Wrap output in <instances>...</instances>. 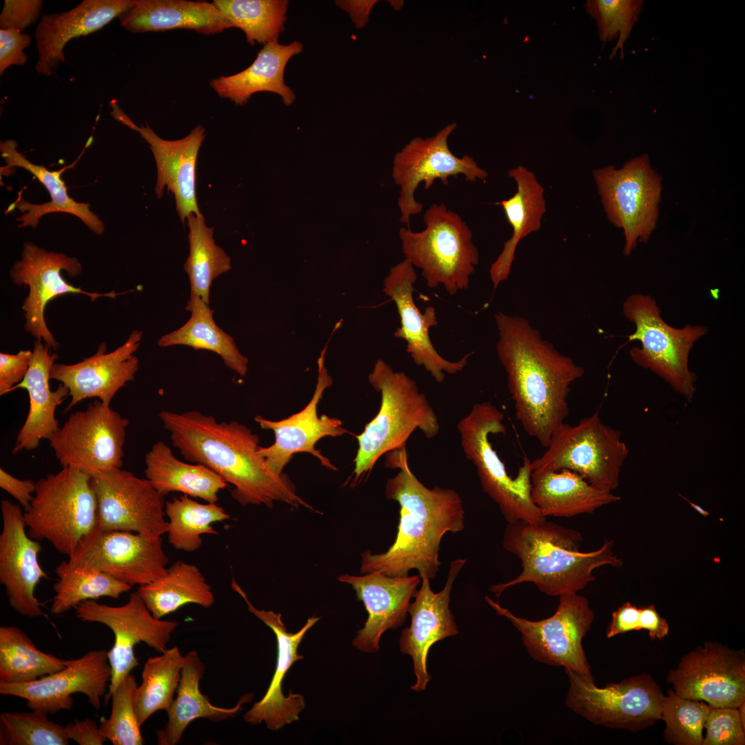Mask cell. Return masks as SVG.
Segmentation results:
<instances>
[{
	"instance_id": "obj_1",
	"label": "cell",
	"mask_w": 745,
	"mask_h": 745,
	"mask_svg": "<svg viewBox=\"0 0 745 745\" xmlns=\"http://www.w3.org/2000/svg\"><path fill=\"white\" fill-rule=\"evenodd\" d=\"M158 416L181 455L205 465L232 485L231 496L241 506L264 504L272 508L278 501L319 513L297 494L287 475H277L267 466L258 454L259 436L245 425L218 422L195 410H162Z\"/></svg>"
},
{
	"instance_id": "obj_2",
	"label": "cell",
	"mask_w": 745,
	"mask_h": 745,
	"mask_svg": "<svg viewBox=\"0 0 745 745\" xmlns=\"http://www.w3.org/2000/svg\"><path fill=\"white\" fill-rule=\"evenodd\" d=\"M495 320L497 354L507 374L516 419L546 448L570 413V385L584 370L544 339L526 319L498 312Z\"/></svg>"
},
{
	"instance_id": "obj_3",
	"label": "cell",
	"mask_w": 745,
	"mask_h": 745,
	"mask_svg": "<svg viewBox=\"0 0 745 745\" xmlns=\"http://www.w3.org/2000/svg\"><path fill=\"white\" fill-rule=\"evenodd\" d=\"M582 534L546 519L532 524L524 521L508 523L503 547L517 557L522 573L515 579L490 587L499 598L507 588L533 583L549 596L577 593L595 579L593 571L604 566L619 568L622 559L613 550V542L606 539L590 552L579 551Z\"/></svg>"
},
{
	"instance_id": "obj_4",
	"label": "cell",
	"mask_w": 745,
	"mask_h": 745,
	"mask_svg": "<svg viewBox=\"0 0 745 745\" xmlns=\"http://www.w3.org/2000/svg\"><path fill=\"white\" fill-rule=\"evenodd\" d=\"M400 506L399 522L394 543L383 553L370 550L361 554L360 572L378 571L390 577H406L410 570L434 579L441 562L439 550L443 536L464 528L462 501L451 488H429L419 480L400 484L393 495Z\"/></svg>"
},
{
	"instance_id": "obj_5",
	"label": "cell",
	"mask_w": 745,
	"mask_h": 745,
	"mask_svg": "<svg viewBox=\"0 0 745 745\" xmlns=\"http://www.w3.org/2000/svg\"><path fill=\"white\" fill-rule=\"evenodd\" d=\"M368 381L381 393V404L375 417L356 437L358 449L353 482L370 472L382 455L405 447L416 429L428 439L436 437L440 429L426 396L404 372L394 371L379 359L368 375Z\"/></svg>"
},
{
	"instance_id": "obj_6",
	"label": "cell",
	"mask_w": 745,
	"mask_h": 745,
	"mask_svg": "<svg viewBox=\"0 0 745 745\" xmlns=\"http://www.w3.org/2000/svg\"><path fill=\"white\" fill-rule=\"evenodd\" d=\"M504 414L490 402L476 403L457 424L466 457L477 468L482 489L499 507L508 523L524 521L532 524L546 518L530 497V459L525 456L515 478L494 450L491 434H504Z\"/></svg>"
},
{
	"instance_id": "obj_7",
	"label": "cell",
	"mask_w": 745,
	"mask_h": 745,
	"mask_svg": "<svg viewBox=\"0 0 745 745\" xmlns=\"http://www.w3.org/2000/svg\"><path fill=\"white\" fill-rule=\"evenodd\" d=\"M426 228L399 234L405 259L421 270L430 288L442 284L450 295L467 289L479 262L473 233L461 217L444 203H434L424 215Z\"/></svg>"
},
{
	"instance_id": "obj_8",
	"label": "cell",
	"mask_w": 745,
	"mask_h": 745,
	"mask_svg": "<svg viewBox=\"0 0 745 745\" xmlns=\"http://www.w3.org/2000/svg\"><path fill=\"white\" fill-rule=\"evenodd\" d=\"M92 477L63 467L36 482L30 508L23 513L28 535L47 540L69 557L81 539L97 526V501Z\"/></svg>"
},
{
	"instance_id": "obj_9",
	"label": "cell",
	"mask_w": 745,
	"mask_h": 745,
	"mask_svg": "<svg viewBox=\"0 0 745 745\" xmlns=\"http://www.w3.org/2000/svg\"><path fill=\"white\" fill-rule=\"evenodd\" d=\"M624 316L635 326L628 341L637 340L640 347L630 350L631 359L648 369L673 389L691 401L695 393V374L688 366L690 352L695 343L707 333L704 326L686 324L672 327L662 317L655 299L641 293L629 296L623 304Z\"/></svg>"
},
{
	"instance_id": "obj_10",
	"label": "cell",
	"mask_w": 745,
	"mask_h": 745,
	"mask_svg": "<svg viewBox=\"0 0 745 745\" xmlns=\"http://www.w3.org/2000/svg\"><path fill=\"white\" fill-rule=\"evenodd\" d=\"M546 448L541 456L530 460L532 471L570 470L608 492L619 486L621 470L629 454L621 432L605 424L598 411L577 424L563 423Z\"/></svg>"
},
{
	"instance_id": "obj_11",
	"label": "cell",
	"mask_w": 745,
	"mask_h": 745,
	"mask_svg": "<svg viewBox=\"0 0 745 745\" xmlns=\"http://www.w3.org/2000/svg\"><path fill=\"white\" fill-rule=\"evenodd\" d=\"M565 670L566 706L592 724L638 732L661 720L665 695L651 675L642 673L599 687L595 679Z\"/></svg>"
},
{
	"instance_id": "obj_12",
	"label": "cell",
	"mask_w": 745,
	"mask_h": 745,
	"mask_svg": "<svg viewBox=\"0 0 745 745\" xmlns=\"http://www.w3.org/2000/svg\"><path fill=\"white\" fill-rule=\"evenodd\" d=\"M608 219L623 230L624 254L629 255L637 241L647 242L659 215L662 180L644 154L624 164L610 165L593 171Z\"/></svg>"
},
{
	"instance_id": "obj_13",
	"label": "cell",
	"mask_w": 745,
	"mask_h": 745,
	"mask_svg": "<svg viewBox=\"0 0 745 745\" xmlns=\"http://www.w3.org/2000/svg\"><path fill=\"white\" fill-rule=\"evenodd\" d=\"M559 597L555 613L538 621L517 617L488 596L485 600L521 633L524 645L535 660L563 666L565 670L595 679L582 646V639L593 622L594 612L588 599L577 593Z\"/></svg>"
},
{
	"instance_id": "obj_14",
	"label": "cell",
	"mask_w": 745,
	"mask_h": 745,
	"mask_svg": "<svg viewBox=\"0 0 745 745\" xmlns=\"http://www.w3.org/2000/svg\"><path fill=\"white\" fill-rule=\"evenodd\" d=\"M129 420L100 400L70 415L49 440L63 467L91 477L123 466Z\"/></svg>"
},
{
	"instance_id": "obj_15",
	"label": "cell",
	"mask_w": 745,
	"mask_h": 745,
	"mask_svg": "<svg viewBox=\"0 0 745 745\" xmlns=\"http://www.w3.org/2000/svg\"><path fill=\"white\" fill-rule=\"evenodd\" d=\"M77 617L83 622H97L108 626L113 633L115 642L108 652L111 667V679L106 702L111 697L124 677L139 665L135 656L136 644L145 643L161 653L178 623L155 618L146 607L137 591L132 593L127 603L119 606L86 600L75 608Z\"/></svg>"
},
{
	"instance_id": "obj_16",
	"label": "cell",
	"mask_w": 745,
	"mask_h": 745,
	"mask_svg": "<svg viewBox=\"0 0 745 745\" xmlns=\"http://www.w3.org/2000/svg\"><path fill=\"white\" fill-rule=\"evenodd\" d=\"M62 270L74 277L81 273L82 266L76 257L47 251L27 241L23 244L21 259L14 263L9 272L14 285L29 288L28 295L22 306L26 319L25 330L54 350L59 345L44 318V310L50 301L66 294H83L92 301L103 297L115 298L119 295L115 291L106 293L85 291L68 284L61 276Z\"/></svg>"
},
{
	"instance_id": "obj_17",
	"label": "cell",
	"mask_w": 745,
	"mask_h": 745,
	"mask_svg": "<svg viewBox=\"0 0 745 745\" xmlns=\"http://www.w3.org/2000/svg\"><path fill=\"white\" fill-rule=\"evenodd\" d=\"M457 124L446 126L433 137H415L396 153L393 159V177L400 186L398 206L400 221L409 227L412 215L422 211L423 206L415 199V192L420 183L429 189L436 179L445 186L448 177L464 175L467 181L484 180L488 172L480 168L473 157L455 156L449 149L448 139Z\"/></svg>"
},
{
	"instance_id": "obj_18",
	"label": "cell",
	"mask_w": 745,
	"mask_h": 745,
	"mask_svg": "<svg viewBox=\"0 0 745 745\" xmlns=\"http://www.w3.org/2000/svg\"><path fill=\"white\" fill-rule=\"evenodd\" d=\"M73 568L108 573L130 586L148 584L167 571L168 558L161 537L97 526L83 537L68 557Z\"/></svg>"
},
{
	"instance_id": "obj_19",
	"label": "cell",
	"mask_w": 745,
	"mask_h": 745,
	"mask_svg": "<svg viewBox=\"0 0 745 745\" xmlns=\"http://www.w3.org/2000/svg\"><path fill=\"white\" fill-rule=\"evenodd\" d=\"M97 501V527L156 538L167 533L164 496L146 479L117 468L91 479Z\"/></svg>"
},
{
	"instance_id": "obj_20",
	"label": "cell",
	"mask_w": 745,
	"mask_h": 745,
	"mask_svg": "<svg viewBox=\"0 0 745 745\" xmlns=\"http://www.w3.org/2000/svg\"><path fill=\"white\" fill-rule=\"evenodd\" d=\"M666 679L682 697L737 708L745 702L744 651L706 642L684 655Z\"/></svg>"
},
{
	"instance_id": "obj_21",
	"label": "cell",
	"mask_w": 745,
	"mask_h": 745,
	"mask_svg": "<svg viewBox=\"0 0 745 745\" xmlns=\"http://www.w3.org/2000/svg\"><path fill=\"white\" fill-rule=\"evenodd\" d=\"M108 652L90 650L77 659H68L63 669L31 682L0 683V693L25 699L31 711L46 714L70 710L74 702L71 695L83 693L99 710L112 675Z\"/></svg>"
},
{
	"instance_id": "obj_22",
	"label": "cell",
	"mask_w": 745,
	"mask_h": 745,
	"mask_svg": "<svg viewBox=\"0 0 745 745\" xmlns=\"http://www.w3.org/2000/svg\"><path fill=\"white\" fill-rule=\"evenodd\" d=\"M326 348L317 359L318 376L314 394L308 404L299 412L279 421L266 419L257 415L255 421L262 429L274 433L275 441L268 446H259L258 454L276 474L282 475L285 466L293 455L299 453H310L328 469L337 470L330 461L315 448L317 442L326 437H339L346 433L342 422L326 415H317V406L325 390L331 386L332 379L325 367Z\"/></svg>"
},
{
	"instance_id": "obj_23",
	"label": "cell",
	"mask_w": 745,
	"mask_h": 745,
	"mask_svg": "<svg viewBox=\"0 0 745 745\" xmlns=\"http://www.w3.org/2000/svg\"><path fill=\"white\" fill-rule=\"evenodd\" d=\"M231 588L244 599L248 610L272 630L277 646L276 666L268 688L263 697L246 712L244 718L252 725L264 722L268 729L278 731L285 725L297 721L299 713L305 707V700L301 694L290 692L287 697L284 695L282 683L292 664L304 659V656L298 653V647L306 633L321 617L312 616L300 630L290 633L286 628L281 613L256 608L234 579Z\"/></svg>"
},
{
	"instance_id": "obj_24",
	"label": "cell",
	"mask_w": 745,
	"mask_h": 745,
	"mask_svg": "<svg viewBox=\"0 0 745 745\" xmlns=\"http://www.w3.org/2000/svg\"><path fill=\"white\" fill-rule=\"evenodd\" d=\"M2 530L0 535V583L4 586L10 606L22 616L43 614L34 591L48 577L38 561L39 541L27 535L21 507L1 501Z\"/></svg>"
},
{
	"instance_id": "obj_25",
	"label": "cell",
	"mask_w": 745,
	"mask_h": 745,
	"mask_svg": "<svg viewBox=\"0 0 745 745\" xmlns=\"http://www.w3.org/2000/svg\"><path fill=\"white\" fill-rule=\"evenodd\" d=\"M110 106V115L115 119L138 132L149 144L157 166V197H162L165 187L173 193L176 210L183 223L190 214L201 215L196 197V166L199 148L206 137L205 128L199 125L182 139L166 140L159 137L148 125H136L115 101H112Z\"/></svg>"
},
{
	"instance_id": "obj_26",
	"label": "cell",
	"mask_w": 745,
	"mask_h": 745,
	"mask_svg": "<svg viewBox=\"0 0 745 745\" xmlns=\"http://www.w3.org/2000/svg\"><path fill=\"white\" fill-rule=\"evenodd\" d=\"M417 278L414 266L405 259L390 268L384 281V292L395 301L400 317L401 326L395 330V337L406 341V352L416 365L423 366L437 382L441 383L446 372L454 375L461 371L472 352L459 361H451L434 348L429 330L438 324L436 310L428 306L421 313L416 306L413 294Z\"/></svg>"
},
{
	"instance_id": "obj_27",
	"label": "cell",
	"mask_w": 745,
	"mask_h": 745,
	"mask_svg": "<svg viewBox=\"0 0 745 745\" xmlns=\"http://www.w3.org/2000/svg\"><path fill=\"white\" fill-rule=\"evenodd\" d=\"M466 562V559L459 558L451 562L446 584L438 593L432 590L428 578L421 577V587L408 608L411 624L402 630L399 644L400 650L413 659L417 681L411 689L415 691H424L431 679L427 671V657L431 646L459 633L449 608L450 595Z\"/></svg>"
},
{
	"instance_id": "obj_28",
	"label": "cell",
	"mask_w": 745,
	"mask_h": 745,
	"mask_svg": "<svg viewBox=\"0 0 745 745\" xmlns=\"http://www.w3.org/2000/svg\"><path fill=\"white\" fill-rule=\"evenodd\" d=\"M142 339V331L134 330L121 346L106 352V343L100 344L91 357L73 364L54 363L50 379L69 390L71 400L64 413L83 399L99 398L109 404L115 394L135 379L139 359L134 355Z\"/></svg>"
},
{
	"instance_id": "obj_29",
	"label": "cell",
	"mask_w": 745,
	"mask_h": 745,
	"mask_svg": "<svg viewBox=\"0 0 745 745\" xmlns=\"http://www.w3.org/2000/svg\"><path fill=\"white\" fill-rule=\"evenodd\" d=\"M338 580L352 587L368 612L364 627L352 642L357 649L368 653L379 650V640L384 632L403 625L410 600L421 582L419 575L390 577L378 571L363 575H341Z\"/></svg>"
},
{
	"instance_id": "obj_30",
	"label": "cell",
	"mask_w": 745,
	"mask_h": 745,
	"mask_svg": "<svg viewBox=\"0 0 745 745\" xmlns=\"http://www.w3.org/2000/svg\"><path fill=\"white\" fill-rule=\"evenodd\" d=\"M130 0H83L72 9L43 15L34 37L37 73L50 77L65 62L63 49L72 39L98 31L127 10Z\"/></svg>"
},
{
	"instance_id": "obj_31",
	"label": "cell",
	"mask_w": 745,
	"mask_h": 745,
	"mask_svg": "<svg viewBox=\"0 0 745 745\" xmlns=\"http://www.w3.org/2000/svg\"><path fill=\"white\" fill-rule=\"evenodd\" d=\"M50 349L42 341L34 342L28 370L12 389H26L30 405L26 419L17 434L13 454L37 448L41 440H50L59 428L55 411L69 395V390L61 383L55 390L50 388L51 369L58 358Z\"/></svg>"
},
{
	"instance_id": "obj_32",
	"label": "cell",
	"mask_w": 745,
	"mask_h": 745,
	"mask_svg": "<svg viewBox=\"0 0 745 745\" xmlns=\"http://www.w3.org/2000/svg\"><path fill=\"white\" fill-rule=\"evenodd\" d=\"M118 18L132 33L186 29L210 35L232 28L213 2L203 1L130 0Z\"/></svg>"
},
{
	"instance_id": "obj_33",
	"label": "cell",
	"mask_w": 745,
	"mask_h": 745,
	"mask_svg": "<svg viewBox=\"0 0 745 745\" xmlns=\"http://www.w3.org/2000/svg\"><path fill=\"white\" fill-rule=\"evenodd\" d=\"M303 48V44L298 41L288 45L268 43L250 66L238 73L214 79L210 86L219 97L237 106L246 104L252 95L261 92L277 94L286 106H290L295 95L284 82V70L288 61L301 53Z\"/></svg>"
},
{
	"instance_id": "obj_34",
	"label": "cell",
	"mask_w": 745,
	"mask_h": 745,
	"mask_svg": "<svg viewBox=\"0 0 745 745\" xmlns=\"http://www.w3.org/2000/svg\"><path fill=\"white\" fill-rule=\"evenodd\" d=\"M15 141L6 140L0 142V150L7 166L4 168L19 167L32 173L48 190L51 201L42 203H33L22 198L21 192L17 199L8 207V212L18 209L21 216L17 219L21 223L19 227L36 228L39 219L45 215L63 212L73 215L79 218L94 233L102 235L105 226L102 220L90 210L89 203L77 202L67 192L64 181L61 178L65 168L50 171L43 166L34 164L28 160L17 150ZM6 211V212H7Z\"/></svg>"
},
{
	"instance_id": "obj_35",
	"label": "cell",
	"mask_w": 745,
	"mask_h": 745,
	"mask_svg": "<svg viewBox=\"0 0 745 745\" xmlns=\"http://www.w3.org/2000/svg\"><path fill=\"white\" fill-rule=\"evenodd\" d=\"M530 484L531 499L546 518L592 514L620 500L613 492L599 489L567 469L533 470Z\"/></svg>"
},
{
	"instance_id": "obj_36",
	"label": "cell",
	"mask_w": 745,
	"mask_h": 745,
	"mask_svg": "<svg viewBox=\"0 0 745 745\" xmlns=\"http://www.w3.org/2000/svg\"><path fill=\"white\" fill-rule=\"evenodd\" d=\"M205 669L206 665L196 650H190L185 655L177 695L167 711V722L157 732L159 745L179 744L188 725L198 718L220 722L235 717L243 709V704L252 699V693H248L232 708L212 704L208 697L199 690L200 680Z\"/></svg>"
},
{
	"instance_id": "obj_37",
	"label": "cell",
	"mask_w": 745,
	"mask_h": 745,
	"mask_svg": "<svg viewBox=\"0 0 745 745\" xmlns=\"http://www.w3.org/2000/svg\"><path fill=\"white\" fill-rule=\"evenodd\" d=\"M508 175L515 181L517 191L511 197L497 204L502 207L513 233L504 242L501 253L490 268L495 289L508 279L518 243L540 229L546 211L544 189L533 172L518 166L510 169Z\"/></svg>"
},
{
	"instance_id": "obj_38",
	"label": "cell",
	"mask_w": 745,
	"mask_h": 745,
	"mask_svg": "<svg viewBox=\"0 0 745 745\" xmlns=\"http://www.w3.org/2000/svg\"><path fill=\"white\" fill-rule=\"evenodd\" d=\"M146 478L161 495L181 493L208 503H217L218 493L228 484L215 471L201 464L178 459L163 441L155 443L145 457Z\"/></svg>"
},
{
	"instance_id": "obj_39",
	"label": "cell",
	"mask_w": 745,
	"mask_h": 745,
	"mask_svg": "<svg viewBox=\"0 0 745 745\" xmlns=\"http://www.w3.org/2000/svg\"><path fill=\"white\" fill-rule=\"evenodd\" d=\"M137 591L148 609L157 619H161L188 604L207 608L215 602L211 586L199 568L183 561L174 563L164 575L139 586Z\"/></svg>"
},
{
	"instance_id": "obj_40",
	"label": "cell",
	"mask_w": 745,
	"mask_h": 745,
	"mask_svg": "<svg viewBox=\"0 0 745 745\" xmlns=\"http://www.w3.org/2000/svg\"><path fill=\"white\" fill-rule=\"evenodd\" d=\"M190 312L188 321L181 327L163 335L158 340L160 347L186 346L219 355L224 364L241 376L248 370V359L238 350L233 338L215 324L212 310L199 297L190 294L186 306Z\"/></svg>"
},
{
	"instance_id": "obj_41",
	"label": "cell",
	"mask_w": 745,
	"mask_h": 745,
	"mask_svg": "<svg viewBox=\"0 0 745 745\" xmlns=\"http://www.w3.org/2000/svg\"><path fill=\"white\" fill-rule=\"evenodd\" d=\"M184 662L185 656L176 646L147 659L141 684L137 686L134 697L140 726L155 712L168 711L175 699Z\"/></svg>"
},
{
	"instance_id": "obj_42",
	"label": "cell",
	"mask_w": 745,
	"mask_h": 745,
	"mask_svg": "<svg viewBox=\"0 0 745 745\" xmlns=\"http://www.w3.org/2000/svg\"><path fill=\"white\" fill-rule=\"evenodd\" d=\"M68 660L40 650L16 626L0 627V683L35 680L63 669Z\"/></svg>"
},
{
	"instance_id": "obj_43",
	"label": "cell",
	"mask_w": 745,
	"mask_h": 745,
	"mask_svg": "<svg viewBox=\"0 0 745 745\" xmlns=\"http://www.w3.org/2000/svg\"><path fill=\"white\" fill-rule=\"evenodd\" d=\"M189 228V255L184 264L190 285V294L209 304L212 281L231 268L230 258L217 246L214 228L206 226L202 215L187 217Z\"/></svg>"
},
{
	"instance_id": "obj_44",
	"label": "cell",
	"mask_w": 745,
	"mask_h": 745,
	"mask_svg": "<svg viewBox=\"0 0 745 745\" xmlns=\"http://www.w3.org/2000/svg\"><path fill=\"white\" fill-rule=\"evenodd\" d=\"M164 510L168 518V542L175 549L187 552L201 547V535L218 534L212 524L230 519L216 503H199L186 495L166 501Z\"/></svg>"
},
{
	"instance_id": "obj_45",
	"label": "cell",
	"mask_w": 745,
	"mask_h": 745,
	"mask_svg": "<svg viewBox=\"0 0 745 745\" xmlns=\"http://www.w3.org/2000/svg\"><path fill=\"white\" fill-rule=\"evenodd\" d=\"M55 573L58 580L53 585L55 595L50 606L54 615L74 608L86 600L101 597L119 599L132 586L103 572L73 568L66 561L56 567Z\"/></svg>"
},
{
	"instance_id": "obj_46",
	"label": "cell",
	"mask_w": 745,
	"mask_h": 745,
	"mask_svg": "<svg viewBox=\"0 0 745 745\" xmlns=\"http://www.w3.org/2000/svg\"><path fill=\"white\" fill-rule=\"evenodd\" d=\"M232 28L241 29L251 46L278 42L284 30L288 1L214 0Z\"/></svg>"
},
{
	"instance_id": "obj_47",
	"label": "cell",
	"mask_w": 745,
	"mask_h": 745,
	"mask_svg": "<svg viewBox=\"0 0 745 745\" xmlns=\"http://www.w3.org/2000/svg\"><path fill=\"white\" fill-rule=\"evenodd\" d=\"M710 708L704 701L682 697L669 689L661 715V720L665 723L664 740L674 745H702Z\"/></svg>"
},
{
	"instance_id": "obj_48",
	"label": "cell",
	"mask_w": 745,
	"mask_h": 745,
	"mask_svg": "<svg viewBox=\"0 0 745 745\" xmlns=\"http://www.w3.org/2000/svg\"><path fill=\"white\" fill-rule=\"evenodd\" d=\"M34 711L0 715L1 745H68L65 728Z\"/></svg>"
},
{
	"instance_id": "obj_49",
	"label": "cell",
	"mask_w": 745,
	"mask_h": 745,
	"mask_svg": "<svg viewBox=\"0 0 745 745\" xmlns=\"http://www.w3.org/2000/svg\"><path fill=\"white\" fill-rule=\"evenodd\" d=\"M642 0H588L584 7L596 21L600 39L603 42L617 39L610 58L624 46L642 10Z\"/></svg>"
},
{
	"instance_id": "obj_50",
	"label": "cell",
	"mask_w": 745,
	"mask_h": 745,
	"mask_svg": "<svg viewBox=\"0 0 745 745\" xmlns=\"http://www.w3.org/2000/svg\"><path fill=\"white\" fill-rule=\"evenodd\" d=\"M135 677L129 673L111 695L112 710L108 719L99 726L101 733L114 745H142L134 697L137 688Z\"/></svg>"
},
{
	"instance_id": "obj_51",
	"label": "cell",
	"mask_w": 745,
	"mask_h": 745,
	"mask_svg": "<svg viewBox=\"0 0 745 745\" xmlns=\"http://www.w3.org/2000/svg\"><path fill=\"white\" fill-rule=\"evenodd\" d=\"M702 745H744L745 726L737 708L711 706Z\"/></svg>"
},
{
	"instance_id": "obj_52",
	"label": "cell",
	"mask_w": 745,
	"mask_h": 745,
	"mask_svg": "<svg viewBox=\"0 0 745 745\" xmlns=\"http://www.w3.org/2000/svg\"><path fill=\"white\" fill-rule=\"evenodd\" d=\"M42 7L41 0H6L0 14V29L21 32L37 21Z\"/></svg>"
},
{
	"instance_id": "obj_53",
	"label": "cell",
	"mask_w": 745,
	"mask_h": 745,
	"mask_svg": "<svg viewBox=\"0 0 745 745\" xmlns=\"http://www.w3.org/2000/svg\"><path fill=\"white\" fill-rule=\"evenodd\" d=\"M32 37L28 34L0 29V74L11 66H23L28 57L23 50L29 47Z\"/></svg>"
},
{
	"instance_id": "obj_54",
	"label": "cell",
	"mask_w": 745,
	"mask_h": 745,
	"mask_svg": "<svg viewBox=\"0 0 745 745\" xmlns=\"http://www.w3.org/2000/svg\"><path fill=\"white\" fill-rule=\"evenodd\" d=\"M32 357L30 350L16 354L0 353V395L12 391L25 377Z\"/></svg>"
},
{
	"instance_id": "obj_55",
	"label": "cell",
	"mask_w": 745,
	"mask_h": 745,
	"mask_svg": "<svg viewBox=\"0 0 745 745\" xmlns=\"http://www.w3.org/2000/svg\"><path fill=\"white\" fill-rule=\"evenodd\" d=\"M639 610L640 608L629 602L620 606L612 613V619L606 630V637L609 639L617 635L640 630Z\"/></svg>"
},
{
	"instance_id": "obj_56",
	"label": "cell",
	"mask_w": 745,
	"mask_h": 745,
	"mask_svg": "<svg viewBox=\"0 0 745 745\" xmlns=\"http://www.w3.org/2000/svg\"><path fill=\"white\" fill-rule=\"evenodd\" d=\"M0 487L12 495L25 511L28 510L36 490V482L19 479L1 468Z\"/></svg>"
},
{
	"instance_id": "obj_57",
	"label": "cell",
	"mask_w": 745,
	"mask_h": 745,
	"mask_svg": "<svg viewBox=\"0 0 745 745\" xmlns=\"http://www.w3.org/2000/svg\"><path fill=\"white\" fill-rule=\"evenodd\" d=\"M69 739L79 745H102L107 739L101 733L96 722L92 719L75 720L64 726Z\"/></svg>"
},
{
	"instance_id": "obj_58",
	"label": "cell",
	"mask_w": 745,
	"mask_h": 745,
	"mask_svg": "<svg viewBox=\"0 0 745 745\" xmlns=\"http://www.w3.org/2000/svg\"><path fill=\"white\" fill-rule=\"evenodd\" d=\"M639 624L640 630H647L652 640H660L669 633L667 621L659 615L653 604L640 608Z\"/></svg>"
},
{
	"instance_id": "obj_59",
	"label": "cell",
	"mask_w": 745,
	"mask_h": 745,
	"mask_svg": "<svg viewBox=\"0 0 745 745\" xmlns=\"http://www.w3.org/2000/svg\"><path fill=\"white\" fill-rule=\"evenodd\" d=\"M376 2V1H336L335 4L348 13L357 28H361L368 21L370 11Z\"/></svg>"
},
{
	"instance_id": "obj_60",
	"label": "cell",
	"mask_w": 745,
	"mask_h": 745,
	"mask_svg": "<svg viewBox=\"0 0 745 745\" xmlns=\"http://www.w3.org/2000/svg\"><path fill=\"white\" fill-rule=\"evenodd\" d=\"M689 503H690L691 506H692V507H693V508H694V509H695V510L696 511H697V512H698V513H699V514H701L702 515H703V516H705V517H706V516H708V514H709V513H708V512H707L706 510H705L704 509H703V508H702V507H700L699 506H698V505H697V504H693V503H692V502H691V501H689Z\"/></svg>"
}]
</instances>
